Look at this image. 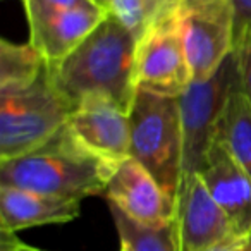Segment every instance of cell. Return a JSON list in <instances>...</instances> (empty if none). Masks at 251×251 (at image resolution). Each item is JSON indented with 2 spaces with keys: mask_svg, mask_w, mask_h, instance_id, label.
Here are the masks:
<instances>
[{
  "mask_svg": "<svg viewBox=\"0 0 251 251\" xmlns=\"http://www.w3.org/2000/svg\"><path fill=\"white\" fill-rule=\"evenodd\" d=\"M200 176L212 198L229 217L234 232H251V177L217 141Z\"/></svg>",
  "mask_w": 251,
  "mask_h": 251,
  "instance_id": "12",
  "label": "cell"
},
{
  "mask_svg": "<svg viewBox=\"0 0 251 251\" xmlns=\"http://www.w3.org/2000/svg\"><path fill=\"white\" fill-rule=\"evenodd\" d=\"M26 9V18L47 12L67 11V9L77 7H97L93 0H23Z\"/></svg>",
  "mask_w": 251,
  "mask_h": 251,
  "instance_id": "19",
  "label": "cell"
},
{
  "mask_svg": "<svg viewBox=\"0 0 251 251\" xmlns=\"http://www.w3.org/2000/svg\"><path fill=\"white\" fill-rule=\"evenodd\" d=\"M234 53L237 55V64H239L241 90L246 95L251 105V42L243 45L241 49L234 50Z\"/></svg>",
  "mask_w": 251,
  "mask_h": 251,
  "instance_id": "20",
  "label": "cell"
},
{
  "mask_svg": "<svg viewBox=\"0 0 251 251\" xmlns=\"http://www.w3.org/2000/svg\"><path fill=\"white\" fill-rule=\"evenodd\" d=\"M0 251H43L38 248H33L29 244L18 239L16 232H9L5 229H0Z\"/></svg>",
  "mask_w": 251,
  "mask_h": 251,
  "instance_id": "22",
  "label": "cell"
},
{
  "mask_svg": "<svg viewBox=\"0 0 251 251\" xmlns=\"http://www.w3.org/2000/svg\"><path fill=\"white\" fill-rule=\"evenodd\" d=\"M177 2H179V0H147L148 7H150L151 12H153V19H155V16L160 14L164 9L171 7V5L177 4Z\"/></svg>",
  "mask_w": 251,
  "mask_h": 251,
  "instance_id": "23",
  "label": "cell"
},
{
  "mask_svg": "<svg viewBox=\"0 0 251 251\" xmlns=\"http://www.w3.org/2000/svg\"><path fill=\"white\" fill-rule=\"evenodd\" d=\"M177 19L193 81H206L234 52L230 0H179Z\"/></svg>",
  "mask_w": 251,
  "mask_h": 251,
  "instance_id": "7",
  "label": "cell"
},
{
  "mask_svg": "<svg viewBox=\"0 0 251 251\" xmlns=\"http://www.w3.org/2000/svg\"><path fill=\"white\" fill-rule=\"evenodd\" d=\"M107 18L100 7H77L28 18L29 42L49 66L73 53L88 35Z\"/></svg>",
  "mask_w": 251,
  "mask_h": 251,
  "instance_id": "11",
  "label": "cell"
},
{
  "mask_svg": "<svg viewBox=\"0 0 251 251\" xmlns=\"http://www.w3.org/2000/svg\"><path fill=\"white\" fill-rule=\"evenodd\" d=\"M45 59L31 42H0V91L21 90L29 86L45 71Z\"/></svg>",
  "mask_w": 251,
  "mask_h": 251,
  "instance_id": "15",
  "label": "cell"
},
{
  "mask_svg": "<svg viewBox=\"0 0 251 251\" xmlns=\"http://www.w3.org/2000/svg\"><path fill=\"white\" fill-rule=\"evenodd\" d=\"M136 42L129 29L107 14L73 53L59 64H47V69L73 110L83 98L103 97L129 112L138 91Z\"/></svg>",
  "mask_w": 251,
  "mask_h": 251,
  "instance_id": "1",
  "label": "cell"
},
{
  "mask_svg": "<svg viewBox=\"0 0 251 251\" xmlns=\"http://www.w3.org/2000/svg\"><path fill=\"white\" fill-rule=\"evenodd\" d=\"M115 229L121 241V251H177L174 227H148L131 220L117 206L108 203Z\"/></svg>",
  "mask_w": 251,
  "mask_h": 251,
  "instance_id": "16",
  "label": "cell"
},
{
  "mask_svg": "<svg viewBox=\"0 0 251 251\" xmlns=\"http://www.w3.org/2000/svg\"><path fill=\"white\" fill-rule=\"evenodd\" d=\"M105 198L124 215L148 227H165L174 220V198L133 157L115 167Z\"/></svg>",
  "mask_w": 251,
  "mask_h": 251,
  "instance_id": "10",
  "label": "cell"
},
{
  "mask_svg": "<svg viewBox=\"0 0 251 251\" xmlns=\"http://www.w3.org/2000/svg\"><path fill=\"white\" fill-rule=\"evenodd\" d=\"M66 126L88 151L114 167L131 157L129 112L107 98H83L71 112Z\"/></svg>",
  "mask_w": 251,
  "mask_h": 251,
  "instance_id": "9",
  "label": "cell"
},
{
  "mask_svg": "<svg viewBox=\"0 0 251 251\" xmlns=\"http://www.w3.org/2000/svg\"><path fill=\"white\" fill-rule=\"evenodd\" d=\"M177 4L164 9L136 42L138 90L179 98L193 83L177 19Z\"/></svg>",
  "mask_w": 251,
  "mask_h": 251,
  "instance_id": "6",
  "label": "cell"
},
{
  "mask_svg": "<svg viewBox=\"0 0 251 251\" xmlns=\"http://www.w3.org/2000/svg\"><path fill=\"white\" fill-rule=\"evenodd\" d=\"M115 167L88 151L66 124L45 145L0 160V186L77 200L105 195Z\"/></svg>",
  "mask_w": 251,
  "mask_h": 251,
  "instance_id": "2",
  "label": "cell"
},
{
  "mask_svg": "<svg viewBox=\"0 0 251 251\" xmlns=\"http://www.w3.org/2000/svg\"><path fill=\"white\" fill-rule=\"evenodd\" d=\"M215 141L251 177V105L241 84L229 95L220 115Z\"/></svg>",
  "mask_w": 251,
  "mask_h": 251,
  "instance_id": "14",
  "label": "cell"
},
{
  "mask_svg": "<svg viewBox=\"0 0 251 251\" xmlns=\"http://www.w3.org/2000/svg\"><path fill=\"white\" fill-rule=\"evenodd\" d=\"M81 201L0 186V229L18 232L50 224H67L79 217Z\"/></svg>",
  "mask_w": 251,
  "mask_h": 251,
  "instance_id": "13",
  "label": "cell"
},
{
  "mask_svg": "<svg viewBox=\"0 0 251 251\" xmlns=\"http://www.w3.org/2000/svg\"><path fill=\"white\" fill-rule=\"evenodd\" d=\"M131 157L174 198L182 172V124L177 98L138 90L129 110Z\"/></svg>",
  "mask_w": 251,
  "mask_h": 251,
  "instance_id": "4",
  "label": "cell"
},
{
  "mask_svg": "<svg viewBox=\"0 0 251 251\" xmlns=\"http://www.w3.org/2000/svg\"><path fill=\"white\" fill-rule=\"evenodd\" d=\"M241 84L237 55L230 53L206 81H193L177 98L182 124V174H200L215 143L229 95Z\"/></svg>",
  "mask_w": 251,
  "mask_h": 251,
  "instance_id": "5",
  "label": "cell"
},
{
  "mask_svg": "<svg viewBox=\"0 0 251 251\" xmlns=\"http://www.w3.org/2000/svg\"><path fill=\"white\" fill-rule=\"evenodd\" d=\"M234 12V50L251 42V0H230Z\"/></svg>",
  "mask_w": 251,
  "mask_h": 251,
  "instance_id": "18",
  "label": "cell"
},
{
  "mask_svg": "<svg viewBox=\"0 0 251 251\" xmlns=\"http://www.w3.org/2000/svg\"><path fill=\"white\" fill-rule=\"evenodd\" d=\"M210 251H251V232L234 234L229 239L222 241Z\"/></svg>",
  "mask_w": 251,
  "mask_h": 251,
  "instance_id": "21",
  "label": "cell"
},
{
  "mask_svg": "<svg viewBox=\"0 0 251 251\" xmlns=\"http://www.w3.org/2000/svg\"><path fill=\"white\" fill-rule=\"evenodd\" d=\"M110 2H112V0H93V4L97 5V7H100L101 11H105V12H108Z\"/></svg>",
  "mask_w": 251,
  "mask_h": 251,
  "instance_id": "24",
  "label": "cell"
},
{
  "mask_svg": "<svg viewBox=\"0 0 251 251\" xmlns=\"http://www.w3.org/2000/svg\"><path fill=\"white\" fill-rule=\"evenodd\" d=\"M107 14L114 16L136 38H140L153 21V12L148 7L147 0H112Z\"/></svg>",
  "mask_w": 251,
  "mask_h": 251,
  "instance_id": "17",
  "label": "cell"
},
{
  "mask_svg": "<svg viewBox=\"0 0 251 251\" xmlns=\"http://www.w3.org/2000/svg\"><path fill=\"white\" fill-rule=\"evenodd\" d=\"M172 227L177 251H210L236 234L200 174H182L179 179Z\"/></svg>",
  "mask_w": 251,
  "mask_h": 251,
  "instance_id": "8",
  "label": "cell"
},
{
  "mask_svg": "<svg viewBox=\"0 0 251 251\" xmlns=\"http://www.w3.org/2000/svg\"><path fill=\"white\" fill-rule=\"evenodd\" d=\"M73 107L45 71L29 86L0 91V160L45 145L69 119Z\"/></svg>",
  "mask_w": 251,
  "mask_h": 251,
  "instance_id": "3",
  "label": "cell"
}]
</instances>
